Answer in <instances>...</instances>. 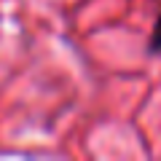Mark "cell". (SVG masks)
I'll list each match as a JSON object with an SVG mask.
<instances>
[{
  "label": "cell",
  "mask_w": 161,
  "mask_h": 161,
  "mask_svg": "<svg viewBox=\"0 0 161 161\" xmlns=\"http://www.w3.org/2000/svg\"><path fill=\"white\" fill-rule=\"evenodd\" d=\"M153 48H161V24H158V40L153 43Z\"/></svg>",
  "instance_id": "cell-1"
}]
</instances>
